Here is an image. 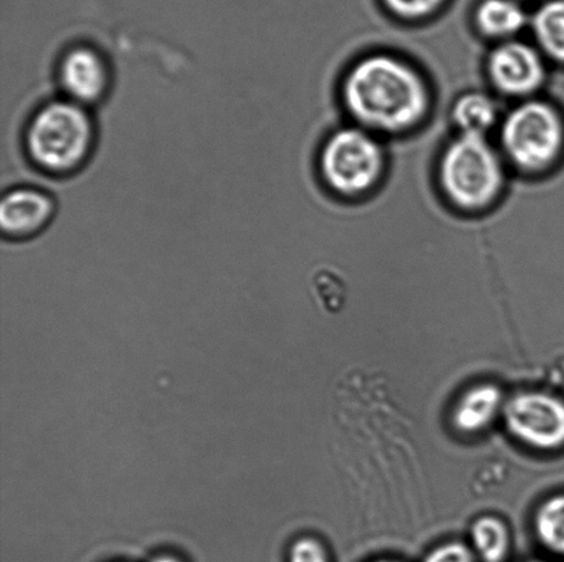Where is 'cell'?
<instances>
[{
    "label": "cell",
    "mask_w": 564,
    "mask_h": 562,
    "mask_svg": "<svg viewBox=\"0 0 564 562\" xmlns=\"http://www.w3.org/2000/svg\"><path fill=\"white\" fill-rule=\"evenodd\" d=\"M449 0H381L384 10L401 21H424L440 13Z\"/></svg>",
    "instance_id": "16"
},
{
    "label": "cell",
    "mask_w": 564,
    "mask_h": 562,
    "mask_svg": "<svg viewBox=\"0 0 564 562\" xmlns=\"http://www.w3.org/2000/svg\"><path fill=\"white\" fill-rule=\"evenodd\" d=\"M508 431L538 450L564 445V401L543 393H522L505 406Z\"/></svg>",
    "instance_id": "6"
},
{
    "label": "cell",
    "mask_w": 564,
    "mask_h": 562,
    "mask_svg": "<svg viewBox=\"0 0 564 562\" xmlns=\"http://www.w3.org/2000/svg\"><path fill=\"white\" fill-rule=\"evenodd\" d=\"M473 543L485 562H502L510 549V536L501 520L494 516L480 517L474 522Z\"/></svg>",
    "instance_id": "14"
},
{
    "label": "cell",
    "mask_w": 564,
    "mask_h": 562,
    "mask_svg": "<svg viewBox=\"0 0 564 562\" xmlns=\"http://www.w3.org/2000/svg\"><path fill=\"white\" fill-rule=\"evenodd\" d=\"M152 562H180V561H176L173 558H159L156 560H153Z\"/></svg>",
    "instance_id": "19"
},
{
    "label": "cell",
    "mask_w": 564,
    "mask_h": 562,
    "mask_svg": "<svg viewBox=\"0 0 564 562\" xmlns=\"http://www.w3.org/2000/svg\"><path fill=\"white\" fill-rule=\"evenodd\" d=\"M534 562H539V561H534Z\"/></svg>",
    "instance_id": "21"
},
{
    "label": "cell",
    "mask_w": 564,
    "mask_h": 562,
    "mask_svg": "<svg viewBox=\"0 0 564 562\" xmlns=\"http://www.w3.org/2000/svg\"><path fill=\"white\" fill-rule=\"evenodd\" d=\"M94 125L83 104L54 101L36 112L26 131L33 163L47 173L66 174L80 167L90 154Z\"/></svg>",
    "instance_id": "2"
},
{
    "label": "cell",
    "mask_w": 564,
    "mask_h": 562,
    "mask_svg": "<svg viewBox=\"0 0 564 562\" xmlns=\"http://www.w3.org/2000/svg\"><path fill=\"white\" fill-rule=\"evenodd\" d=\"M441 185L457 207L479 209L499 195L505 180L501 159L485 136L462 134L441 159Z\"/></svg>",
    "instance_id": "3"
},
{
    "label": "cell",
    "mask_w": 564,
    "mask_h": 562,
    "mask_svg": "<svg viewBox=\"0 0 564 562\" xmlns=\"http://www.w3.org/2000/svg\"><path fill=\"white\" fill-rule=\"evenodd\" d=\"M501 143L508 158L524 170L550 167L564 147V121L550 103L530 101L512 110L502 124Z\"/></svg>",
    "instance_id": "4"
},
{
    "label": "cell",
    "mask_w": 564,
    "mask_h": 562,
    "mask_svg": "<svg viewBox=\"0 0 564 562\" xmlns=\"http://www.w3.org/2000/svg\"><path fill=\"white\" fill-rule=\"evenodd\" d=\"M530 25L541 49L564 65V0H543L530 16Z\"/></svg>",
    "instance_id": "12"
},
{
    "label": "cell",
    "mask_w": 564,
    "mask_h": 562,
    "mask_svg": "<svg viewBox=\"0 0 564 562\" xmlns=\"http://www.w3.org/2000/svg\"><path fill=\"white\" fill-rule=\"evenodd\" d=\"M541 2H543V0H541Z\"/></svg>",
    "instance_id": "22"
},
{
    "label": "cell",
    "mask_w": 564,
    "mask_h": 562,
    "mask_svg": "<svg viewBox=\"0 0 564 562\" xmlns=\"http://www.w3.org/2000/svg\"><path fill=\"white\" fill-rule=\"evenodd\" d=\"M348 112L369 129L401 132L427 113L430 96L411 66L389 55H372L354 66L343 86Z\"/></svg>",
    "instance_id": "1"
},
{
    "label": "cell",
    "mask_w": 564,
    "mask_h": 562,
    "mask_svg": "<svg viewBox=\"0 0 564 562\" xmlns=\"http://www.w3.org/2000/svg\"><path fill=\"white\" fill-rule=\"evenodd\" d=\"M53 198L37 189L22 187L3 197L0 224L10 235H30L42 230L54 213Z\"/></svg>",
    "instance_id": "9"
},
{
    "label": "cell",
    "mask_w": 564,
    "mask_h": 562,
    "mask_svg": "<svg viewBox=\"0 0 564 562\" xmlns=\"http://www.w3.org/2000/svg\"><path fill=\"white\" fill-rule=\"evenodd\" d=\"M424 562H474V555L466 544L453 542L433 550Z\"/></svg>",
    "instance_id": "18"
},
{
    "label": "cell",
    "mask_w": 564,
    "mask_h": 562,
    "mask_svg": "<svg viewBox=\"0 0 564 562\" xmlns=\"http://www.w3.org/2000/svg\"><path fill=\"white\" fill-rule=\"evenodd\" d=\"M378 562H395V561H378Z\"/></svg>",
    "instance_id": "20"
},
{
    "label": "cell",
    "mask_w": 564,
    "mask_h": 562,
    "mask_svg": "<svg viewBox=\"0 0 564 562\" xmlns=\"http://www.w3.org/2000/svg\"><path fill=\"white\" fill-rule=\"evenodd\" d=\"M488 70L497 90L511 97L529 96L545 79V66L538 49L517 41L505 42L491 52Z\"/></svg>",
    "instance_id": "7"
},
{
    "label": "cell",
    "mask_w": 564,
    "mask_h": 562,
    "mask_svg": "<svg viewBox=\"0 0 564 562\" xmlns=\"http://www.w3.org/2000/svg\"><path fill=\"white\" fill-rule=\"evenodd\" d=\"M475 26L485 36L510 38L529 24L521 0H478L473 9Z\"/></svg>",
    "instance_id": "10"
},
{
    "label": "cell",
    "mask_w": 564,
    "mask_h": 562,
    "mask_svg": "<svg viewBox=\"0 0 564 562\" xmlns=\"http://www.w3.org/2000/svg\"><path fill=\"white\" fill-rule=\"evenodd\" d=\"M290 562H329L323 544L313 538H302L293 543Z\"/></svg>",
    "instance_id": "17"
},
{
    "label": "cell",
    "mask_w": 564,
    "mask_h": 562,
    "mask_svg": "<svg viewBox=\"0 0 564 562\" xmlns=\"http://www.w3.org/2000/svg\"><path fill=\"white\" fill-rule=\"evenodd\" d=\"M502 406V394L494 384L478 385L463 396L453 412L458 431L474 433L489 427Z\"/></svg>",
    "instance_id": "11"
},
{
    "label": "cell",
    "mask_w": 564,
    "mask_h": 562,
    "mask_svg": "<svg viewBox=\"0 0 564 562\" xmlns=\"http://www.w3.org/2000/svg\"><path fill=\"white\" fill-rule=\"evenodd\" d=\"M453 119L463 134L484 136L496 123L497 107L486 93L469 92L455 103Z\"/></svg>",
    "instance_id": "13"
},
{
    "label": "cell",
    "mask_w": 564,
    "mask_h": 562,
    "mask_svg": "<svg viewBox=\"0 0 564 562\" xmlns=\"http://www.w3.org/2000/svg\"><path fill=\"white\" fill-rule=\"evenodd\" d=\"M534 526L540 542L551 552L564 555V494L541 505Z\"/></svg>",
    "instance_id": "15"
},
{
    "label": "cell",
    "mask_w": 564,
    "mask_h": 562,
    "mask_svg": "<svg viewBox=\"0 0 564 562\" xmlns=\"http://www.w3.org/2000/svg\"><path fill=\"white\" fill-rule=\"evenodd\" d=\"M319 167L326 184L335 191L361 195L378 180L383 169V152L367 131L341 129L325 143Z\"/></svg>",
    "instance_id": "5"
},
{
    "label": "cell",
    "mask_w": 564,
    "mask_h": 562,
    "mask_svg": "<svg viewBox=\"0 0 564 562\" xmlns=\"http://www.w3.org/2000/svg\"><path fill=\"white\" fill-rule=\"evenodd\" d=\"M59 80L70 101L80 104L96 102L109 87L107 60L91 47L72 48L61 60Z\"/></svg>",
    "instance_id": "8"
}]
</instances>
